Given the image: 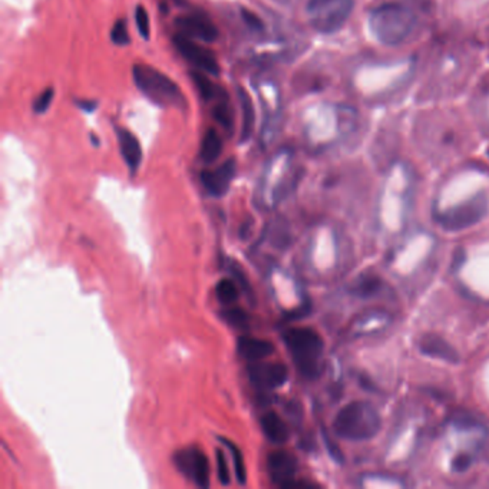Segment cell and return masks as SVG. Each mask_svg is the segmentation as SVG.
Returning a JSON list of instances; mask_svg holds the SVG:
<instances>
[{
	"instance_id": "8992f818",
	"label": "cell",
	"mask_w": 489,
	"mask_h": 489,
	"mask_svg": "<svg viewBox=\"0 0 489 489\" xmlns=\"http://www.w3.org/2000/svg\"><path fill=\"white\" fill-rule=\"evenodd\" d=\"M353 8L355 0H309L306 13L314 31L330 35L349 20Z\"/></svg>"
},
{
	"instance_id": "f546056e",
	"label": "cell",
	"mask_w": 489,
	"mask_h": 489,
	"mask_svg": "<svg viewBox=\"0 0 489 489\" xmlns=\"http://www.w3.org/2000/svg\"><path fill=\"white\" fill-rule=\"evenodd\" d=\"M53 97H55V91H53V88H48V90H45L35 101H34V111L36 112V113H45L48 109H49V106H50V104H52V101H53Z\"/></svg>"
},
{
	"instance_id": "ffe728a7",
	"label": "cell",
	"mask_w": 489,
	"mask_h": 489,
	"mask_svg": "<svg viewBox=\"0 0 489 489\" xmlns=\"http://www.w3.org/2000/svg\"><path fill=\"white\" fill-rule=\"evenodd\" d=\"M222 153V141L215 129H208L201 141L199 158L206 164L215 162Z\"/></svg>"
},
{
	"instance_id": "83f0119b",
	"label": "cell",
	"mask_w": 489,
	"mask_h": 489,
	"mask_svg": "<svg viewBox=\"0 0 489 489\" xmlns=\"http://www.w3.org/2000/svg\"><path fill=\"white\" fill-rule=\"evenodd\" d=\"M135 23H136V29H138V32L139 35L143 38V39H148L150 38V16L146 10V8L138 5L136 9H135Z\"/></svg>"
},
{
	"instance_id": "5bb4252c",
	"label": "cell",
	"mask_w": 489,
	"mask_h": 489,
	"mask_svg": "<svg viewBox=\"0 0 489 489\" xmlns=\"http://www.w3.org/2000/svg\"><path fill=\"white\" fill-rule=\"evenodd\" d=\"M267 468L271 479L283 486L285 482L295 479L299 468L297 458L287 451H274L267 458Z\"/></svg>"
},
{
	"instance_id": "9c48e42d",
	"label": "cell",
	"mask_w": 489,
	"mask_h": 489,
	"mask_svg": "<svg viewBox=\"0 0 489 489\" xmlns=\"http://www.w3.org/2000/svg\"><path fill=\"white\" fill-rule=\"evenodd\" d=\"M174 462L181 474L192 479L197 486H210V462L203 451H199L198 448L183 449L176 453Z\"/></svg>"
},
{
	"instance_id": "3957f363",
	"label": "cell",
	"mask_w": 489,
	"mask_h": 489,
	"mask_svg": "<svg viewBox=\"0 0 489 489\" xmlns=\"http://www.w3.org/2000/svg\"><path fill=\"white\" fill-rule=\"evenodd\" d=\"M381 416L375 406L367 402L356 400L343 406L334 418V434L348 441H367L379 434Z\"/></svg>"
},
{
	"instance_id": "d6986e66",
	"label": "cell",
	"mask_w": 489,
	"mask_h": 489,
	"mask_svg": "<svg viewBox=\"0 0 489 489\" xmlns=\"http://www.w3.org/2000/svg\"><path fill=\"white\" fill-rule=\"evenodd\" d=\"M237 98L240 102L241 108V132H240V141L247 142L253 132H254V125H255V109L251 97L248 92L243 88H237Z\"/></svg>"
},
{
	"instance_id": "d4e9b609",
	"label": "cell",
	"mask_w": 489,
	"mask_h": 489,
	"mask_svg": "<svg viewBox=\"0 0 489 489\" xmlns=\"http://www.w3.org/2000/svg\"><path fill=\"white\" fill-rule=\"evenodd\" d=\"M220 441L228 448L229 453H232L233 464H234V472H236L237 481H239V483L244 485V483H246V479H247V471H246V462H244V456H243L241 449H240L234 442L228 441V439L221 438Z\"/></svg>"
},
{
	"instance_id": "4316f807",
	"label": "cell",
	"mask_w": 489,
	"mask_h": 489,
	"mask_svg": "<svg viewBox=\"0 0 489 489\" xmlns=\"http://www.w3.org/2000/svg\"><path fill=\"white\" fill-rule=\"evenodd\" d=\"M111 41L118 46H127L129 43L128 29H127V23L124 19H118L117 22H115L112 31H111Z\"/></svg>"
},
{
	"instance_id": "e0dca14e",
	"label": "cell",
	"mask_w": 489,
	"mask_h": 489,
	"mask_svg": "<svg viewBox=\"0 0 489 489\" xmlns=\"http://www.w3.org/2000/svg\"><path fill=\"white\" fill-rule=\"evenodd\" d=\"M115 132H117L121 155H122L125 164L128 165L129 171L132 172V174H135L141 162H142L141 143H139L138 138L127 128L117 127L115 128Z\"/></svg>"
},
{
	"instance_id": "484cf974",
	"label": "cell",
	"mask_w": 489,
	"mask_h": 489,
	"mask_svg": "<svg viewBox=\"0 0 489 489\" xmlns=\"http://www.w3.org/2000/svg\"><path fill=\"white\" fill-rule=\"evenodd\" d=\"M221 318L225 320V323H228L229 326L234 327V329H239V330L247 329L248 323H250L248 314L243 309L233 307V306H228V309L222 310Z\"/></svg>"
},
{
	"instance_id": "5b68a950",
	"label": "cell",
	"mask_w": 489,
	"mask_h": 489,
	"mask_svg": "<svg viewBox=\"0 0 489 489\" xmlns=\"http://www.w3.org/2000/svg\"><path fill=\"white\" fill-rule=\"evenodd\" d=\"M132 76L136 88L158 106L180 111L187 108V99L180 86L161 71L148 65H135Z\"/></svg>"
},
{
	"instance_id": "7c38bea8",
	"label": "cell",
	"mask_w": 489,
	"mask_h": 489,
	"mask_svg": "<svg viewBox=\"0 0 489 489\" xmlns=\"http://www.w3.org/2000/svg\"><path fill=\"white\" fill-rule=\"evenodd\" d=\"M236 160H227L215 169H204L201 172V183L210 195L222 197L229 190L236 177Z\"/></svg>"
},
{
	"instance_id": "ba28073f",
	"label": "cell",
	"mask_w": 489,
	"mask_h": 489,
	"mask_svg": "<svg viewBox=\"0 0 489 489\" xmlns=\"http://www.w3.org/2000/svg\"><path fill=\"white\" fill-rule=\"evenodd\" d=\"M255 91L263 111L262 139L267 143L277 134L281 120L280 91L278 86L273 80H262L255 83Z\"/></svg>"
},
{
	"instance_id": "2e32d148",
	"label": "cell",
	"mask_w": 489,
	"mask_h": 489,
	"mask_svg": "<svg viewBox=\"0 0 489 489\" xmlns=\"http://www.w3.org/2000/svg\"><path fill=\"white\" fill-rule=\"evenodd\" d=\"M237 352L244 360L250 363L263 362L274 353V344L266 339L241 336L237 340Z\"/></svg>"
},
{
	"instance_id": "cb8c5ba5",
	"label": "cell",
	"mask_w": 489,
	"mask_h": 489,
	"mask_svg": "<svg viewBox=\"0 0 489 489\" xmlns=\"http://www.w3.org/2000/svg\"><path fill=\"white\" fill-rule=\"evenodd\" d=\"M191 78L194 80L195 88L198 90L199 95L203 97L204 101H213V99H218L220 97H222L224 94H218V88L217 86L207 78V75L204 72L195 71L191 73Z\"/></svg>"
},
{
	"instance_id": "4dcf8cb0",
	"label": "cell",
	"mask_w": 489,
	"mask_h": 489,
	"mask_svg": "<svg viewBox=\"0 0 489 489\" xmlns=\"http://www.w3.org/2000/svg\"><path fill=\"white\" fill-rule=\"evenodd\" d=\"M241 17H243V22L254 32H262L264 29L262 19L247 9H241Z\"/></svg>"
},
{
	"instance_id": "d6a6232c",
	"label": "cell",
	"mask_w": 489,
	"mask_h": 489,
	"mask_svg": "<svg viewBox=\"0 0 489 489\" xmlns=\"http://www.w3.org/2000/svg\"><path fill=\"white\" fill-rule=\"evenodd\" d=\"M323 439H325V444H326V448H327V451H329V453H330V456L334 459V461L336 462H340V464H343V461H344V458H343V453H341V451H340V448L339 446H336L334 445V442L326 435V434H323Z\"/></svg>"
},
{
	"instance_id": "277c9868",
	"label": "cell",
	"mask_w": 489,
	"mask_h": 489,
	"mask_svg": "<svg viewBox=\"0 0 489 489\" xmlns=\"http://www.w3.org/2000/svg\"><path fill=\"white\" fill-rule=\"evenodd\" d=\"M283 339L302 375L306 379L319 378L320 359L325 349L320 334L310 327H295L287 330Z\"/></svg>"
},
{
	"instance_id": "30bf717a",
	"label": "cell",
	"mask_w": 489,
	"mask_h": 489,
	"mask_svg": "<svg viewBox=\"0 0 489 489\" xmlns=\"http://www.w3.org/2000/svg\"><path fill=\"white\" fill-rule=\"evenodd\" d=\"M174 45L185 59L201 72L214 76L220 73V66L217 64L215 55L210 49L198 45L195 41H192V38L180 34L174 38Z\"/></svg>"
},
{
	"instance_id": "44dd1931",
	"label": "cell",
	"mask_w": 489,
	"mask_h": 489,
	"mask_svg": "<svg viewBox=\"0 0 489 489\" xmlns=\"http://www.w3.org/2000/svg\"><path fill=\"white\" fill-rule=\"evenodd\" d=\"M383 287V281L376 274H364L356 280V283L350 287V293L356 297L369 299L376 296Z\"/></svg>"
},
{
	"instance_id": "9a60e30c",
	"label": "cell",
	"mask_w": 489,
	"mask_h": 489,
	"mask_svg": "<svg viewBox=\"0 0 489 489\" xmlns=\"http://www.w3.org/2000/svg\"><path fill=\"white\" fill-rule=\"evenodd\" d=\"M418 348L420 350L422 355L434 357V359H439L448 363H458L459 362V355L456 352V349L452 346V344L445 340L444 337L434 334V333H427L425 336H422L419 339Z\"/></svg>"
},
{
	"instance_id": "7a4b0ae2",
	"label": "cell",
	"mask_w": 489,
	"mask_h": 489,
	"mask_svg": "<svg viewBox=\"0 0 489 489\" xmlns=\"http://www.w3.org/2000/svg\"><path fill=\"white\" fill-rule=\"evenodd\" d=\"M418 16L405 3L389 2L373 9L369 15V26L373 36L386 46L404 43L416 27Z\"/></svg>"
},
{
	"instance_id": "1f68e13d",
	"label": "cell",
	"mask_w": 489,
	"mask_h": 489,
	"mask_svg": "<svg viewBox=\"0 0 489 489\" xmlns=\"http://www.w3.org/2000/svg\"><path fill=\"white\" fill-rule=\"evenodd\" d=\"M472 464V458L468 453H459L453 458L452 461V471L455 472H465L467 469H469Z\"/></svg>"
},
{
	"instance_id": "d590c367",
	"label": "cell",
	"mask_w": 489,
	"mask_h": 489,
	"mask_svg": "<svg viewBox=\"0 0 489 489\" xmlns=\"http://www.w3.org/2000/svg\"><path fill=\"white\" fill-rule=\"evenodd\" d=\"M359 382H360V386L363 388V389H366V390H375V386H373V382L371 381H369L366 376H360L359 378Z\"/></svg>"
},
{
	"instance_id": "f1b7e54d",
	"label": "cell",
	"mask_w": 489,
	"mask_h": 489,
	"mask_svg": "<svg viewBox=\"0 0 489 489\" xmlns=\"http://www.w3.org/2000/svg\"><path fill=\"white\" fill-rule=\"evenodd\" d=\"M215 459H217V475L218 481L221 485H228L232 478H229V468H228V461L225 458V453L222 451L215 452Z\"/></svg>"
},
{
	"instance_id": "ac0fdd59",
	"label": "cell",
	"mask_w": 489,
	"mask_h": 489,
	"mask_svg": "<svg viewBox=\"0 0 489 489\" xmlns=\"http://www.w3.org/2000/svg\"><path fill=\"white\" fill-rule=\"evenodd\" d=\"M260 425L263 429V434L270 442L276 445H283L289 441V427H287L284 420L276 412L264 413L260 419Z\"/></svg>"
},
{
	"instance_id": "603a6c76",
	"label": "cell",
	"mask_w": 489,
	"mask_h": 489,
	"mask_svg": "<svg viewBox=\"0 0 489 489\" xmlns=\"http://www.w3.org/2000/svg\"><path fill=\"white\" fill-rule=\"evenodd\" d=\"M217 299L222 306H233L239 297H240V290L239 285L233 278H221L217 284Z\"/></svg>"
},
{
	"instance_id": "8fae6325",
	"label": "cell",
	"mask_w": 489,
	"mask_h": 489,
	"mask_svg": "<svg viewBox=\"0 0 489 489\" xmlns=\"http://www.w3.org/2000/svg\"><path fill=\"white\" fill-rule=\"evenodd\" d=\"M247 371L251 383L263 390L280 388L289 379V369L283 363L253 362Z\"/></svg>"
},
{
	"instance_id": "836d02e7",
	"label": "cell",
	"mask_w": 489,
	"mask_h": 489,
	"mask_svg": "<svg viewBox=\"0 0 489 489\" xmlns=\"http://www.w3.org/2000/svg\"><path fill=\"white\" fill-rule=\"evenodd\" d=\"M465 258H467V253L462 247H458L453 253V257H452V271H458L459 269L462 267V264L465 263Z\"/></svg>"
},
{
	"instance_id": "7402d4cb",
	"label": "cell",
	"mask_w": 489,
	"mask_h": 489,
	"mask_svg": "<svg viewBox=\"0 0 489 489\" xmlns=\"http://www.w3.org/2000/svg\"><path fill=\"white\" fill-rule=\"evenodd\" d=\"M213 117L215 120V122L225 129L227 132H232L233 127H234V117H233V111L229 108L227 95L224 94L222 97H220L213 108Z\"/></svg>"
},
{
	"instance_id": "8d00e7d4",
	"label": "cell",
	"mask_w": 489,
	"mask_h": 489,
	"mask_svg": "<svg viewBox=\"0 0 489 489\" xmlns=\"http://www.w3.org/2000/svg\"><path fill=\"white\" fill-rule=\"evenodd\" d=\"M488 155H489V150H488Z\"/></svg>"
},
{
	"instance_id": "4fadbf2b",
	"label": "cell",
	"mask_w": 489,
	"mask_h": 489,
	"mask_svg": "<svg viewBox=\"0 0 489 489\" xmlns=\"http://www.w3.org/2000/svg\"><path fill=\"white\" fill-rule=\"evenodd\" d=\"M177 27L183 35L211 43L217 41L218 31L210 19L203 15H185L176 20Z\"/></svg>"
},
{
	"instance_id": "52a82bcc",
	"label": "cell",
	"mask_w": 489,
	"mask_h": 489,
	"mask_svg": "<svg viewBox=\"0 0 489 489\" xmlns=\"http://www.w3.org/2000/svg\"><path fill=\"white\" fill-rule=\"evenodd\" d=\"M489 211V201L485 192H479L465 203L437 214V221L446 232H461L482 221Z\"/></svg>"
},
{
	"instance_id": "6da1fadb",
	"label": "cell",
	"mask_w": 489,
	"mask_h": 489,
	"mask_svg": "<svg viewBox=\"0 0 489 489\" xmlns=\"http://www.w3.org/2000/svg\"><path fill=\"white\" fill-rule=\"evenodd\" d=\"M357 113L350 106L322 105L309 112L304 120V134L309 141L326 146L349 135L356 125Z\"/></svg>"
},
{
	"instance_id": "e575fe53",
	"label": "cell",
	"mask_w": 489,
	"mask_h": 489,
	"mask_svg": "<svg viewBox=\"0 0 489 489\" xmlns=\"http://www.w3.org/2000/svg\"><path fill=\"white\" fill-rule=\"evenodd\" d=\"M78 106L85 109V111H88V112H92L97 108V104L92 102V101H88V102H86V101H78Z\"/></svg>"
}]
</instances>
